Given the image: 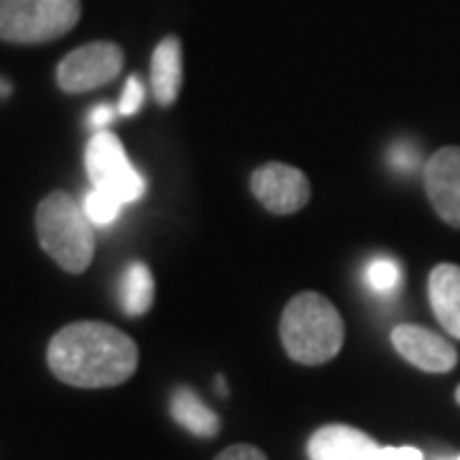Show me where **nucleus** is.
Listing matches in <instances>:
<instances>
[{
    "label": "nucleus",
    "mask_w": 460,
    "mask_h": 460,
    "mask_svg": "<svg viewBox=\"0 0 460 460\" xmlns=\"http://www.w3.org/2000/svg\"><path fill=\"white\" fill-rule=\"evenodd\" d=\"M386 450V460H425L422 450L417 447H384Z\"/></svg>",
    "instance_id": "21"
},
{
    "label": "nucleus",
    "mask_w": 460,
    "mask_h": 460,
    "mask_svg": "<svg viewBox=\"0 0 460 460\" xmlns=\"http://www.w3.org/2000/svg\"><path fill=\"white\" fill-rule=\"evenodd\" d=\"M251 190L263 208L274 215L299 213L313 195V187L305 172L279 162L259 166L251 174Z\"/></svg>",
    "instance_id": "7"
},
{
    "label": "nucleus",
    "mask_w": 460,
    "mask_h": 460,
    "mask_svg": "<svg viewBox=\"0 0 460 460\" xmlns=\"http://www.w3.org/2000/svg\"><path fill=\"white\" fill-rule=\"evenodd\" d=\"M11 93V84H8V80H0V98H5Z\"/></svg>",
    "instance_id": "22"
},
{
    "label": "nucleus",
    "mask_w": 460,
    "mask_h": 460,
    "mask_svg": "<svg viewBox=\"0 0 460 460\" xmlns=\"http://www.w3.org/2000/svg\"><path fill=\"white\" fill-rule=\"evenodd\" d=\"M80 0H0V39L11 44H47L80 21Z\"/></svg>",
    "instance_id": "4"
},
{
    "label": "nucleus",
    "mask_w": 460,
    "mask_h": 460,
    "mask_svg": "<svg viewBox=\"0 0 460 460\" xmlns=\"http://www.w3.org/2000/svg\"><path fill=\"white\" fill-rule=\"evenodd\" d=\"M392 345L404 361L428 374H447L458 363V350L453 345L420 325H399L392 330Z\"/></svg>",
    "instance_id": "9"
},
{
    "label": "nucleus",
    "mask_w": 460,
    "mask_h": 460,
    "mask_svg": "<svg viewBox=\"0 0 460 460\" xmlns=\"http://www.w3.org/2000/svg\"><path fill=\"white\" fill-rule=\"evenodd\" d=\"M154 277L144 261H133L120 279V307L128 317H144L154 305Z\"/></svg>",
    "instance_id": "14"
},
{
    "label": "nucleus",
    "mask_w": 460,
    "mask_h": 460,
    "mask_svg": "<svg viewBox=\"0 0 460 460\" xmlns=\"http://www.w3.org/2000/svg\"><path fill=\"white\" fill-rule=\"evenodd\" d=\"M456 402H458V404H460V386H458V389H456Z\"/></svg>",
    "instance_id": "23"
},
{
    "label": "nucleus",
    "mask_w": 460,
    "mask_h": 460,
    "mask_svg": "<svg viewBox=\"0 0 460 460\" xmlns=\"http://www.w3.org/2000/svg\"><path fill=\"white\" fill-rule=\"evenodd\" d=\"M83 210L84 215L90 217V223L93 226H111L118 220V215L123 210V202L113 195H108V192H102V190H90L83 199Z\"/></svg>",
    "instance_id": "15"
},
{
    "label": "nucleus",
    "mask_w": 460,
    "mask_h": 460,
    "mask_svg": "<svg viewBox=\"0 0 460 460\" xmlns=\"http://www.w3.org/2000/svg\"><path fill=\"white\" fill-rule=\"evenodd\" d=\"M310 460H386L384 445L350 425H325L307 443Z\"/></svg>",
    "instance_id": "10"
},
{
    "label": "nucleus",
    "mask_w": 460,
    "mask_h": 460,
    "mask_svg": "<svg viewBox=\"0 0 460 460\" xmlns=\"http://www.w3.org/2000/svg\"><path fill=\"white\" fill-rule=\"evenodd\" d=\"M453 460H460V456H458V458H453Z\"/></svg>",
    "instance_id": "25"
},
{
    "label": "nucleus",
    "mask_w": 460,
    "mask_h": 460,
    "mask_svg": "<svg viewBox=\"0 0 460 460\" xmlns=\"http://www.w3.org/2000/svg\"><path fill=\"white\" fill-rule=\"evenodd\" d=\"M389 162H392L399 172H411L414 166L420 164V156H417V151L407 146V144H399V146L392 148Z\"/></svg>",
    "instance_id": "19"
},
{
    "label": "nucleus",
    "mask_w": 460,
    "mask_h": 460,
    "mask_svg": "<svg viewBox=\"0 0 460 460\" xmlns=\"http://www.w3.org/2000/svg\"><path fill=\"white\" fill-rule=\"evenodd\" d=\"M429 307L447 335L460 341V266L438 263L428 281Z\"/></svg>",
    "instance_id": "11"
},
{
    "label": "nucleus",
    "mask_w": 460,
    "mask_h": 460,
    "mask_svg": "<svg viewBox=\"0 0 460 460\" xmlns=\"http://www.w3.org/2000/svg\"><path fill=\"white\" fill-rule=\"evenodd\" d=\"M422 180L435 213L460 230V146L438 148L425 164Z\"/></svg>",
    "instance_id": "8"
},
{
    "label": "nucleus",
    "mask_w": 460,
    "mask_h": 460,
    "mask_svg": "<svg viewBox=\"0 0 460 460\" xmlns=\"http://www.w3.org/2000/svg\"><path fill=\"white\" fill-rule=\"evenodd\" d=\"M146 100V87L144 83L133 75L126 80V87H123V95H120V102H118V113L120 115H136L141 111Z\"/></svg>",
    "instance_id": "17"
},
{
    "label": "nucleus",
    "mask_w": 460,
    "mask_h": 460,
    "mask_svg": "<svg viewBox=\"0 0 460 460\" xmlns=\"http://www.w3.org/2000/svg\"><path fill=\"white\" fill-rule=\"evenodd\" d=\"M39 246L69 274H83L95 256V233L83 205L66 192H51L36 208Z\"/></svg>",
    "instance_id": "3"
},
{
    "label": "nucleus",
    "mask_w": 460,
    "mask_h": 460,
    "mask_svg": "<svg viewBox=\"0 0 460 460\" xmlns=\"http://www.w3.org/2000/svg\"><path fill=\"white\" fill-rule=\"evenodd\" d=\"M51 374L77 389L126 384L138 368V345L113 325L83 320L62 328L47 348Z\"/></svg>",
    "instance_id": "1"
},
{
    "label": "nucleus",
    "mask_w": 460,
    "mask_h": 460,
    "mask_svg": "<svg viewBox=\"0 0 460 460\" xmlns=\"http://www.w3.org/2000/svg\"><path fill=\"white\" fill-rule=\"evenodd\" d=\"M215 460H269L266 458V453L259 450L256 445H246V443H238V445H230L226 447L220 456Z\"/></svg>",
    "instance_id": "18"
},
{
    "label": "nucleus",
    "mask_w": 460,
    "mask_h": 460,
    "mask_svg": "<svg viewBox=\"0 0 460 460\" xmlns=\"http://www.w3.org/2000/svg\"><path fill=\"white\" fill-rule=\"evenodd\" d=\"M84 169L95 190L118 198L123 205L136 202L146 195V180L144 174L131 164L120 138L105 131H95L84 148Z\"/></svg>",
    "instance_id": "5"
},
{
    "label": "nucleus",
    "mask_w": 460,
    "mask_h": 460,
    "mask_svg": "<svg viewBox=\"0 0 460 460\" xmlns=\"http://www.w3.org/2000/svg\"><path fill=\"white\" fill-rule=\"evenodd\" d=\"M169 411L174 422L195 438H215L220 432V417L192 389L177 386L169 396Z\"/></svg>",
    "instance_id": "13"
},
{
    "label": "nucleus",
    "mask_w": 460,
    "mask_h": 460,
    "mask_svg": "<svg viewBox=\"0 0 460 460\" xmlns=\"http://www.w3.org/2000/svg\"><path fill=\"white\" fill-rule=\"evenodd\" d=\"M366 279H368V287L374 292L389 295V292H394L396 284H399V266L392 259H376V261L368 263Z\"/></svg>",
    "instance_id": "16"
},
{
    "label": "nucleus",
    "mask_w": 460,
    "mask_h": 460,
    "mask_svg": "<svg viewBox=\"0 0 460 460\" xmlns=\"http://www.w3.org/2000/svg\"><path fill=\"white\" fill-rule=\"evenodd\" d=\"M123 69V49L111 41H93L69 51L57 66V84L65 93H90L113 83Z\"/></svg>",
    "instance_id": "6"
},
{
    "label": "nucleus",
    "mask_w": 460,
    "mask_h": 460,
    "mask_svg": "<svg viewBox=\"0 0 460 460\" xmlns=\"http://www.w3.org/2000/svg\"><path fill=\"white\" fill-rule=\"evenodd\" d=\"M115 118V111L111 105H95L93 108V113L87 118V123H90V128L93 131H105L108 126H111V120Z\"/></svg>",
    "instance_id": "20"
},
{
    "label": "nucleus",
    "mask_w": 460,
    "mask_h": 460,
    "mask_svg": "<svg viewBox=\"0 0 460 460\" xmlns=\"http://www.w3.org/2000/svg\"><path fill=\"white\" fill-rule=\"evenodd\" d=\"M184 65H181V41L177 36H166L154 49L151 59V93L159 105H174L180 98Z\"/></svg>",
    "instance_id": "12"
},
{
    "label": "nucleus",
    "mask_w": 460,
    "mask_h": 460,
    "mask_svg": "<svg viewBox=\"0 0 460 460\" xmlns=\"http://www.w3.org/2000/svg\"><path fill=\"white\" fill-rule=\"evenodd\" d=\"M279 335L292 361L302 366H323L341 353L345 325L328 296L302 292L284 307Z\"/></svg>",
    "instance_id": "2"
},
{
    "label": "nucleus",
    "mask_w": 460,
    "mask_h": 460,
    "mask_svg": "<svg viewBox=\"0 0 460 460\" xmlns=\"http://www.w3.org/2000/svg\"><path fill=\"white\" fill-rule=\"evenodd\" d=\"M440 460H453V458H440Z\"/></svg>",
    "instance_id": "24"
}]
</instances>
